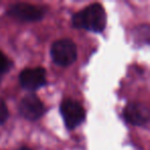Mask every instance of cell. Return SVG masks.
Instances as JSON below:
<instances>
[{
	"mask_svg": "<svg viewBox=\"0 0 150 150\" xmlns=\"http://www.w3.org/2000/svg\"><path fill=\"white\" fill-rule=\"evenodd\" d=\"M18 150H32L31 148H29V147H21V148H19Z\"/></svg>",
	"mask_w": 150,
	"mask_h": 150,
	"instance_id": "30bf717a",
	"label": "cell"
},
{
	"mask_svg": "<svg viewBox=\"0 0 150 150\" xmlns=\"http://www.w3.org/2000/svg\"><path fill=\"white\" fill-rule=\"evenodd\" d=\"M60 113L67 129L72 131L79 127L86 119V110L78 101L65 99L60 105Z\"/></svg>",
	"mask_w": 150,
	"mask_h": 150,
	"instance_id": "3957f363",
	"label": "cell"
},
{
	"mask_svg": "<svg viewBox=\"0 0 150 150\" xmlns=\"http://www.w3.org/2000/svg\"><path fill=\"white\" fill-rule=\"evenodd\" d=\"M19 113L22 117L29 121L40 119L45 113V106L35 94H29L21 100L19 104Z\"/></svg>",
	"mask_w": 150,
	"mask_h": 150,
	"instance_id": "5b68a950",
	"label": "cell"
},
{
	"mask_svg": "<svg viewBox=\"0 0 150 150\" xmlns=\"http://www.w3.org/2000/svg\"><path fill=\"white\" fill-rule=\"evenodd\" d=\"M52 62L61 67H68L77 60V46L70 38L56 40L50 47Z\"/></svg>",
	"mask_w": 150,
	"mask_h": 150,
	"instance_id": "7a4b0ae2",
	"label": "cell"
},
{
	"mask_svg": "<svg viewBox=\"0 0 150 150\" xmlns=\"http://www.w3.org/2000/svg\"><path fill=\"white\" fill-rule=\"evenodd\" d=\"M9 111L7 108V105L2 98H0V125H4L8 119Z\"/></svg>",
	"mask_w": 150,
	"mask_h": 150,
	"instance_id": "9c48e42d",
	"label": "cell"
},
{
	"mask_svg": "<svg viewBox=\"0 0 150 150\" xmlns=\"http://www.w3.org/2000/svg\"><path fill=\"white\" fill-rule=\"evenodd\" d=\"M21 86L28 92H35L46 84V71L42 67L26 68L19 75Z\"/></svg>",
	"mask_w": 150,
	"mask_h": 150,
	"instance_id": "8992f818",
	"label": "cell"
},
{
	"mask_svg": "<svg viewBox=\"0 0 150 150\" xmlns=\"http://www.w3.org/2000/svg\"><path fill=\"white\" fill-rule=\"evenodd\" d=\"M107 16L100 3H93L74 13L72 26L75 29H83L94 33H102L106 28Z\"/></svg>",
	"mask_w": 150,
	"mask_h": 150,
	"instance_id": "6da1fadb",
	"label": "cell"
},
{
	"mask_svg": "<svg viewBox=\"0 0 150 150\" xmlns=\"http://www.w3.org/2000/svg\"><path fill=\"white\" fill-rule=\"evenodd\" d=\"M11 67H13V62L0 50V82L2 81L5 74L9 72Z\"/></svg>",
	"mask_w": 150,
	"mask_h": 150,
	"instance_id": "ba28073f",
	"label": "cell"
},
{
	"mask_svg": "<svg viewBox=\"0 0 150 150\" xmlns=\"http://www.w3.org/2000/svg\"><path fill=\"white\" fill-rule=\"evenodd\" d=\"M149 109L140 102H129L122 111V116L127 123L137 127L146 125L149 121Z\"/></svg>",
	"mask_w": 150,
	"mask_h": 150,
	"instance_id": "52a82bcc",
	"label": "cell"
},
{
	"mask_svg": "<svg viewBox=\"0 0 150 150\" xmlns=\"http://www.w3.org/2000/svg\"><path fill=\"white\" fill-rule=\"evenodd\" d=\"M7 16L21 22H38L41 21L46 13V8L39 5L19 2L11 4L7 8Z\"/></svg>",
	"mask_w": 150,
	"mask_h": 150,
	"instance_id": "277c9868",
	"label": "cell"
}]
</instances>
